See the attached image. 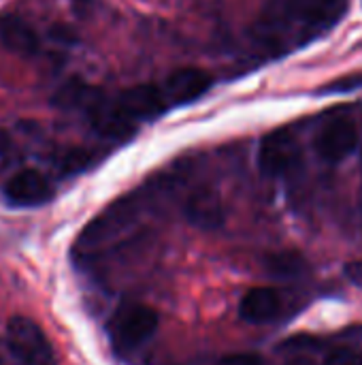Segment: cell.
<instances>
[{"mask_svg":"<svg viewBox=\"0 0 362 365\" xmlns=\"http://www.w3.org/2000/svg\"><path fill=\"white\" fill-rule=\"evenodd\" d=\"M9 150H11V137H9V133H6V130H2V128H0V158H2V156H6V154H9Z\"/></svg>","mask_w":362,"mask_h":365,"instance_id":"cell-20","label":"cell"},{"mask_svg":"<svg viewBox=\"0 0 362 365\" xmlns=\"http://www.w3.org/2000/svg\"><path fill=\"white\" fill-rule=\"evenodd\" d=\"M346 278H348L354 287H358L362 291V261L348 263V265H346Z\"/></svg>","mask_w":362,"mask_h":365,"instance_id":"cell-18","label":"cell"},{"mask_svg":"<svg viewBox=\"0 0 362 365\" xmlns=\"http://www.w3.org/2000/svg\"><path fill=\"white\" fill-rule=\"evenodd\" d=\"M361 86H362V73H358V75H354V77H346V79H341V81H335V83L331 86V90H337V92H341V90L361 88Z\"/></svg>","mask_w":362,"mask_h":365,"instance_id":"cell-19","label":"cell"},{"mask_svg":"<svg viewBox=\"0 0 362 365\" xmlns=\"http://www.w3.org/2000/svg\"><path fill=\"white\" fill-rule=\"evenodd\" d=\"M183 214L194 227L205 231L218 229L224 222L222 199L211 188H196L194 192H190L183 205Z\"/></svg>","mask_w":362,"mask_h":365,"instance_id":"cell-10","label":"cell"},{"mask_svg":"<svg viewBox=\"0 0 362 365\" xmlns=\"http://www.w3.org/2000/svg\"><path fill=\"white\" fill-rule=\"evenodd\" d=\"M303 150L292 128L269 133L258 150V167L267 178H286L301 167Z\"/></svg>","mask_w":362,"mask_h":365,"instance_id":"cell-4","label":"cell"},{"mask_svg":"<svg viewBox=\"0 0 362 365\" xmlns=\"http://www.w3.org/2000/svg\"><path fill=\"white\" fill-rule=\"evenodd\" d=\"M350 0H280L258 21L256 38L273 53H288L329 34L348 13Z\"/></svg>","mask_w":362,"mask_h":365,"instance_id":"cell-1","label":"cell"},{"mask_svg":"<svg viewBox=\"0 0 362 365\" xmlns=\"http://www.w3.org/2000/svg\"><path fill=\"white\" fill-rule=\"evenodd\" d=\"M282 308H284V299L280 291L269 287H258L245 293L239 306V314L243 321L252 325H265V323H273L282 314Z\"/></svg>","mask_w":362,"mask_h":365,"instance_id":"cell-11","label":"cell"},{"mask_svg":"<svg viewBox=\"0 0 362 365\" xmlns=\"http://www.w3.org/2000/svg\"><path fill=\"white\" fill-rule=\"evenodd\" d=\"M269 269L275 274V276H284V278H290V276H299L307 269V263L301 255L297 252H280V255H273L269 259Z\"/></svg>","mask_w":362,"mask_h":365,"instance_id":"cell-13","label":"cell"},{"mask_svg":"<svg viewBox=\"0 0 362 365\" xmlns=\"http://www.w3.org/2000/svg\"><path fill=\"white\" fill-rule=\"evenodd\" d=\"M58 163V169L62 173H79L83 169L90 167L92 163V152L90 150H83V148H70V150H64L58 154L55 158Z\"/></svg>","mask_w":362,"mask_h":365,"instance_id":"cell-14","label":"cell"},{"mask_svg":"<svg viewBox=\"0 0 362 365\" xmlns=\"http://www.w3.org/2000/svg\"><path fill=\"white\" fill-rule=\"evenodd\" d=\"M0 38H2V43L11 51L21 53V56H32L38 49V36H36V32L26 21L15 19V17H9V19L2 21V26H0Z\"/></svg>","mask_w":362,"mask_h":365,"instance_id":"cell-12","label":"cell"},{"mask_svg":"<svg viewBox=\"0 0 362 365\" xmlns=\"http://www.w3.org/2000/svg\"><path fill=\"white\" fill-rule=\"evenodd\" d=\"M0 365H28L21 353L9 342V338H0Z\"/></svg>","mask_w":362,"mask_h":365,"instance_id":"cell-16","label":"cell"},{"mask_svg":"<svg viewBox=\"0 0 362 365\" xmlns=\"http://www.w3.org/2000/svg\"><path fill=\"white\" fill-rule=\"evenodd\" d=\"M218 365H265V361L258 355H230L224 357Z\"/></svg>","mask_w":362,"mask_h":365,"instance_id":"cell-17","label":"cell"},{"mask_svg":"<svg viewBox=\"0 0 362 365\" xmlns=\"http://www.w3.org/2000/svg\"><path fill=\"white\" fill-rule=\"evenodd\" d=\"M158 329V314L143 304H126L107 323L109 342L117 353H132L143 346Z\"/></svg>","mask_w":362,"mask_h":365,"instance_id":"cell-3","label":"cell"},{"mask_svg":"<svg viewBox=\"0 0 362 365\" xmlns=\"http://www.w3.org/2000/svg\"><path fill=\"white\" fill-rule=\"evenodd\" d=\"M4 199L15 207H41L53 199L51 182L36 169H21L4 184Z\"/></svg>","mask_w":362,"mask_h":365,"instance_id":"cell-7","label":"cell"},{"mask_svg":"<svg viewBox=\"0 0 362 365\" xmlns=\"http://www.w3.org/2000/svg\"><path fill=\"white\" fill-rule=\"evenodd\" d=\"M286 365H318L312 357H303V355H299V357H292L290 361Z\"/></svg>","mask_w":362,"mask_h":365,"instance_id":"cell-21","label":"cell"},{"mask_svg":"<svg viewBox=\"0 0 362 365\" xmlns=\"http://www.w3.org/2000/svg\"><path fill=\"white\" fill-rule=\"evenodd\" d=\"M107 98V94L94 86V83H87L85 79H79V77H73L68 81H64L55 94L51 96V103L53 107L58 109H64V111H81V113H90L94 111L102 101Z\"/></svg>","mask_w":362,"mask_h":365,"instance_id":"cell-9","label":"cell"},{"mask_svg":"<svg viewBox=\"0 0 362 365\" xmlns=\"http://www.w3.org/2000/svg\"><path fill=\"white\" fill-rule=\"evenodd\" d=\"M111 105L117 113H122L130 122L154 120L169 109L166 96L158 83H141L122 90L119 94L111 96Z\"/></svg>","mask_w":362,"mask_h":365,"instance_id":"cell-5","label":"cell"},{"mask_svg":"<svg viewBox=\"0 0 362 365\" xmlns=\"http://www.w3.org/2000/svg\"><path fill=\"white\" fill-rule=\"evenodd\" d=\"M6 338L28 365H58L51 342L34 321L26 317H13L6 327Z\"/></svg>","mask_w":362,"mask_h":365,"instance_id":"cell-6","label":"cell"},{"mask_svg":"<svg viewBox=\"0 0 362 365\" xmlns=\"http://www.w3.org/2000/svg\"><path fill=\"white\" fill-rule=\"evenodd\" d=\"M324 365H362V349L358 346H341L329 353Z\"/></svg>","mask_w":362,"mask_h":365,"instance_id":"cell-15","label":"cell"},{"mask_svg":"<svg viewBox=\"0 0 362 365\" xmlns=\"http://www.w3.org/2000/svg\"><path fill=\"white\" fill-rule=\"evenodd\" d=\"M361 124L362 107L358 103L331 109L329 113L322 115L320 126L316 130L314 137L316 154L329 165L344 163L358 148Z\"/></svg>","mask_w":362,"mask_h":365,"instance_id":"cell-2","label":"cell"},{"mask_svg":"<svg viewBox=\"0 0 362 365\" xmlns=\"http://www.w3.org/2000/svg\"><path fill=\"white\" fill-rule=\"evenodd\" d=\"M211 83L213 79L207 71L186 66V68H177L175 73H171L160 83V88L166 96L169 107H179V105H188L201 98L211 88Z\"/></svg>","mask_w":362,"mask_h":365,"instance_id":"cell-8","label":"cell"}]
</instances>
